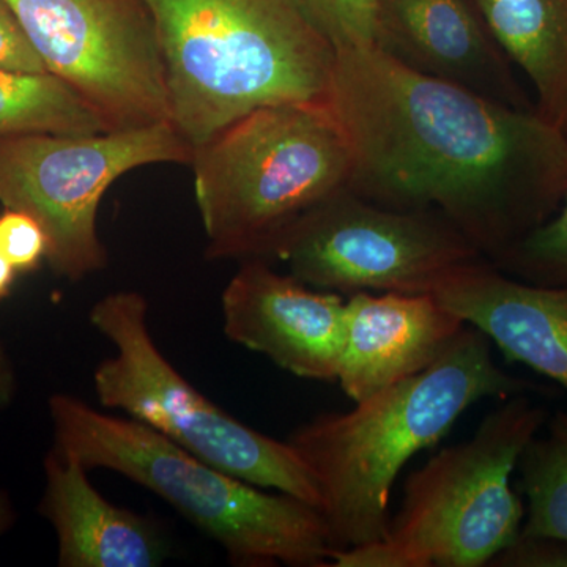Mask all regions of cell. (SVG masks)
Here are the masks:
<instances>
[{
  "label": "cell",
  "instance_id": "obj_1",
  "mask_svg": "<svg viewBox=\"0 0 567 567\" xmlns=\"http://www.w3.org/2000/svg\"><path fill=\"white\" fill-rule=\"evenodd\" d=\"M336 52L328 104L352 147L350 192L442 213L491 262L558 210L567 140L535 110L417 73L377 48Z\"/></svg>",
  "mask_w": 567,
  "mask_h": 567
},
{
  "label": "cell",
  "instance_id": "obj_2",
  "mask_svg": "<svg viewBox=\"0 0 567 567\" xmlns=\"http://www.w3.org/2000/svg\"><path fill=\"white\" fill-rule=\"evenodd\" d=\"M544 391L503 371L487 336L466 323L420 374L354 402L350 412L324 413L295 429L287 443L319 487L333 550L386 535L399 473L420 451L436 445L466 409L486 398Z\"/></svg>",
  "mask_w": 567,
  "mask_h": 567
},
{
  "label": "cell",
  "instance_id": "obj_3",
  "mask_svg": "<svg viewBox=\"0 0 567 567\" xmlns=\"http://www.w3.org/2000/svg\"><path fill=\"white\" fill-rule=\"evenodd\" d=\"M162 50L171 123L197 148L270 104L327 103L331 41L303 0H140Z\"/></svg>",
  "mask_w": 567,
  "mask_h": 567
},
{
  "label": "cell",
  "instance_id": "obj_4",
  "mask_svg": "<svg viewBox=\"0 0 567 567\" xmlns=\"http://www.w3.org/2000/svg\"><path fill=\"white\" fill-rule=\"evenodd\" d=\"M54 450L147 488L226 551L235 566L330 567L333 547L317 507L271 495L223 472L132 417L65 393L50 401Z\"/></svg>",
  "mask_w": 567,
  "mask_h": 567
},
{
  "label": "cell",
  "instance_id": "obj_5",
  "mask_svg": "<svg viewBox=\"0 0 567 567\" xmlns=\"http://www.w3.org/2000/svg\"><path fill=\"white\" fill-rule=\"evenodd\" d=\"M208 259H270L279 241L349 188L352 147L327 103L259 107L194 148Z\"/></svg>",
  "mask_w": 567,
  "mask_h": 567
},
{
  "label": "cell",
  "instance_id": "obj_6",
  "mask_svg": "<svg viewBox=\"0 0 567 567\" xmlns=\"http://www.w3.org/2000/svg\"><path fill=\"white\" fill-rule=\"evenodd\" d=\"M548 416L533 394L506 398L472 439L409 476L382 539L333 551L330 567L491 566L520 536L525 507L511 476Z\"/></svg>",
  "mask_w": 567,
  "mask_h": 567
},
{
  "label": "cell",
  "instance_id": "obj_7",
  "mask_svg": "<svg viewBox=\"0 0 567 567\" xmlns=\"http://www.w3.org/2000/svg\"><path fill=\"white\" fill-rule=\"evenodd\" d=\"M89 320L115 349L93 372V390L104 409L122 410L252 486L275 488L320 511L315 477L289 443L235 420L164 357L148 327L144 295L134 290L106 295L92 306Z\"/></svg>",
  "mask_w": 567,
  "mask_h": 567
},
{
  "label": "cell",
  "instance_id": "obj_8",
  "mask_svg": "<svg viewBox=\"0 0 567 567\" xmlns=\"http://www.w3.org/2000/svg\"><path fill=\"white\" fill-rule=\"evenodd\" d=\"M192 162L171 122L89 136H2L0 203L41 224L52 270L78 282L106 268L96 218L112 183L147 164Z\"/></svg>",
  "mask_w": 567,
  "mask_h": 567
},
{
  "label": "cell",
  "instance_id": "obj_9",
  "mask_svg": "<svg viewBox=\"0 0 567 567\" xmlns=\"http://www.w3.org/2000/svg\"><path fill=\"white\" fill-rule=\"evenodd\" d=\"M306 286L339 295L431 293L486 259L442 213L395 210L342 189L295 224L271 252Z\"/></svg>",
  "mask_w": 567,
  "mask_h": 567
},
{
  "label": "cell",
  "instance_id": "obj_10",
  "mask_svg": "<svg viewBox=\"0 0 567 567\" xmlns=\"http://www.w3.org/2000/svg\"><path fill=\"white\" fill-rule=\"evenodd\" d=\"M48 73L70 84L110 132L171 122L158 37L140 0H6Z\"/></svg>",
  "mask_w": 567,
  "mask_h": 567
},
{
  "label": "cell",
  "instance_id": "obj_11",
  "mask_svg": "<svg viewBox=\"0 0 567 567\" xmlns=\"http://www.w3.org/2000/svg\"><path fill=\"white\" fill-rule=\"evenodd\" d=\"M224 334L301 379L333 382L344 353L347 301L315 292L264 259L244 260L221 297Z\"/></svg>",
  "mask_w": 567,
  "mask_h": 567
},
{
  "label": "cell",
  "instance_id": "obj_12",
  "mask_svg": "<svg viewBox=\"0 0 567 567\" xmlns=\"http://www.w3.org/2000/svg\"><path fill=\"white\" fill-rule=\"evenodd\" d=\"M375 48L417 73L535 110L477 0H379Z\"/></svg>",
  "mask_w": 567,
  "mask_h": 567
},
{
  "label": "cell",
  "instance_id": "obj_13",
  "mask_svg": "<svg viewBox=\"0 0 567 567\" xmlns=\"http://www.w3.org/2000/svg\"><path fill=\"white\" fill-rule=\"evenodd\" d=\"M431 295L483 331L507 361L567 391V286L520 281L481 259L447 276Z\"/></svg>",
  "mask_w": 567,
  "mask_h": 567
},
{
  "label": "cell",
  "instance_id": "obj_14",
  "mask_svg": "<svg viewBox=\"0 0 567 567\" xmlns=\"http://www.w3.org/2000/svg\"><path fill=\"white\" fill-rule=\"evenodd\" d=\"M465 324L431 293L350 295L336 380L353 402L364 401L435 363Z\"/></svg>",
  "mask_w": 567,
  "mask_h": 567
},
{
  "label": "cell",
  "instance_id": "obj_15",
  "mask_svg": "<svg viewBox=\"0 0 567 567\" xmlns=\"http://www.w3.org/2000/svg\"><path fill=\"white\" fill-rule=\"evenodd\" d=\"M40 514L58 537L61 567H156L169 555L151 518L115 506L89 480L78 458L52 450L44 457Z\"/></svg>",
  "mask_w": 567,
  "mask_h": 567
},
{
  "label": "cell",
  "instance_id": "obj_16",
  "mask_svg": "<svg viewBox=\"0 0 567 567\" xmlns=\"http://www.w3.org/2000/svg\"><path fill=\"white\" fill-rule=\"evenodd\" d=\"M511 62L535 87V112L567 140V0H477Z\"/></svg>",
  "mask_w": 567,
  "mask_h": 567
},
{
  "label": "cell",
  "instance_id": "obj_17",
  "mask_svg": "<svg viewBox=\"0 0 567 567\" xmlns=\"http://www.w3.org/2000/svg\"><path fill=\"white\" fill-rule=\"evenodd\" d=\"M104 132L110 130L99 112L61 78L0 70V137Z\"/></svg>",
  "mask_w": 567,
  "mask_h": 567
},
{
  "label": "cell",
  "instance_id": "obj_18",
  "mask_svg": "<svg viewBox=\"0 0 567 567\" xmlns=\"http://www.w3.org/2000/svg\"><path fill=\"white\" fill-rule=\"evenodd\" d=\"M527 498L518 539L567 543V410L548 416L517 465Z\"/></svg>",
  "mask_w": 567,
  "mask_h": 567
},
{
  "label": "cell",
  "instance_id": "obj_19",
  "mask_svg": "<svg viewBox=\"0 0 567 567\" xmlns=\"http://www.w3.org/2000/svg\"><path fill=\"white\" fill-rule=\"evenodd\" d=\"M492 264L520 281L537 286H567V189L561 205L547 223Z\"/></svg>",
  "mask_w": 567,
  "mask_h": 567
},
{
  "label": "cell",
  "instance_id": "obj_20",
  "mask_svg": "<svg viewBox=\"0 0 567 567\" xmlns=\"http://www.w3.org/2000/svg\"><path fill=\"white\" fill-rule=\"evenodd\" d=\"M336 51L375 48L379 0H303Z\"/></svg>",
  "mask_w": 567,
  "mask_h": 567
},
{
  "label": "cell",
  "instance_id": "obj_21",
  "mask_svg": "<svg viewBox=\"0 0 567 567\" xmlns=\"http://www.w3.org/2000/svg\"><path fill=\"white\" fill-rule=\"evenodd\" d=\"M0 251L17 268L32 271L48 256V237L29 213L7 208L0 213Z\"/></svg>",
  "mask_w": 567,
  "mask_h": 567
},
{
  "label": "cell",
  "instance_id": "obj_22",
  "mask_svg": "<svg viewBox=\"0 0 567 567\" xmlns=\"http://www.w3.org/2000/svg\"><path fill=\"white\" fill-rule=\"evenodd\" d=\"M0 70L48 73L39 52L6 0H0Z\"/></svg>",
  "mask_w": 567,
  "mask_h": 567
},
{
  "label": "cell",
  "instance_id": "obj_23",
  "mask_svg": "<svg viewBox=\"0 0 567 567\" xmlns=\"http://www.w3.org/2000/svg\"><path fill=\"white\" fill-rule=\"evenodd\" d=\"M498 567H567V543L517 539L491 563Z\"/></svg>",
  "mask_w": 567,
  "mask_h": 567
},
{
  "label": "cell",
  "instance_id": "obj_24",
  "mask_svg": "<svg viewBox=\"0 0 567 567\" xmlns=\"http://www.w3.org/2000/svg\"><path fill=\"white\" fill-rule=\"evenodd\" d=\"M18 393V377L9 350L0 341V410L13 404Z\"/></svg>",
  "mask_w": 567,
  "mask_h": 567
},
{
  "label": "cell",
  "instance_id": "obj_25",
  "mask_svg": "<svg viewBox=\"0 0 567 567\" xmlns=\"http://www.w3.org/2000/svg\"><path fill=\"white\" fill-rule=\"evenodd\" d=\"M14 522H17V509H14L9 492L0 487V537L13 528Z\"/></svg>",
  "mask_w": 567,
  "mask_h": 567
},
{
  "label": "cell",
  "instance_id": "obj_26",
  "mask_svg": "<svg viewBox=\"0 0 567 567\" xmlns=\"http://www.w3.org/2000/svg\"><path fill=\"white\" fill-rule=\"evenodd\" d=\"M17 274V268H14L13 265L10 264V260L3 256V252L0 251V300L9 297Z\"/></svg>",
  "mask_w": 567,
  "mask_h": 567
}]
</instances>
